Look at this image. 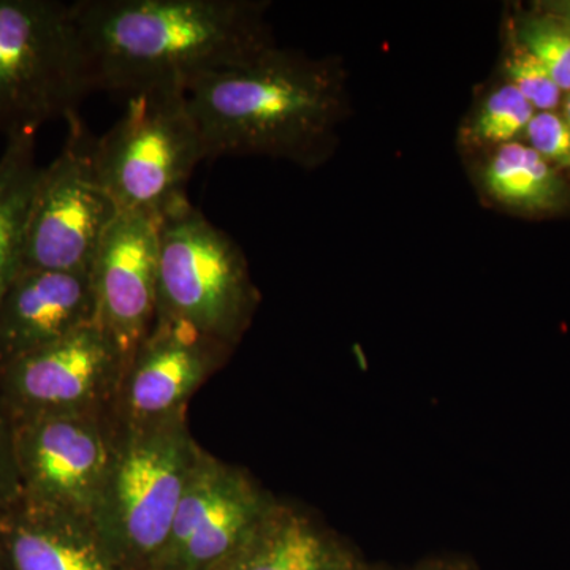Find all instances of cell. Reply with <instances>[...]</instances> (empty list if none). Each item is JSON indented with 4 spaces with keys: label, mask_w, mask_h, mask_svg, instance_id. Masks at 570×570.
<instances>
[{
    "label": "cell",
    "mask_w": 570,
    "mask_h": 570,
    "mask_svg": "<svg viewBox=\"0 0 570 570\" xmlns=\"http://www.w3.org/2000/svg\"><path fill=\"white\" fill-rule=\"evenodd\" d=\"M71 9L96 91L186 89L275 47L265 3L247 0H80Z\"/></svg>",
    "instance_id": "obj_1"
},
{
    "label": "cell",
    "mask_w": 570,
    "mask_h": 570,
    "mask_svg": "<svg viewBox=\"0 0 570 570\" xmlns=\"http://www.w3.org/2000/svg\"><path fill=\"white\" fill-rule=\"evenodd\" d=\"M206 160L261 156L316 167L343 119L340 70L272 47L239 66L197 78L184 89Z\"/></svg>",
    "instance_id": "obj_2"
},
{
    "label": "cell",
    "mask_w": 570,
    "mask_h": 570,
    "mask_svg": "<svg viewBox=\"0 0 570 570\" xmlns=\"http://www.w3.org/2000/svg\"><path fill=\"white\" fill-rule=\"evenodd\" d=\"M205 450L186 414L138 428H119L107 489L94 528L126 570H151Z\"/></svg>",
    "instance_id": "obj_3"
},
{
    "label": "cell",
    "mask_w": 570,
    "mask_h": 570,
    "mask_svg": "<svg viewBox=\"0 0 570 570\" xmlns=\"http://www.w3.org/2000/svg\"><path fill=\"white\" fill-rule=\"evenodd\" d=\"M92 91L71 3L0 0V130L7 137L69 118Z\"/></svg>",
    "instance_id": "obj_4"
},
{
    "label": "cell",
    "mask_w": 570,
    "mask_h": 570,
    "mask_svg": "<svg viewBox=\"0 0 570 570\" xmlns=\"http://www.w3.org/2000/svg\"><path fill=\"white\" fill-rule=\"evenodd\" d=\"M255 303L242 249L189 198L160 216L157 316L184 322L234 348Z\"/></svg>",
    "instance_id": "obj_5"
},
{
    "label": "cell",
    "mask_w": 570,
    "mask_h": 570,
    "mask_svg": "<svg viewBox=\"0 0 570 570\" xmlns=\"http://www.w3.org/2000/svg\"><path fill=\"white\" fill-rule=\"evenodd\" d=\"M205 146L181 88L130 96L127 110L96 141L100 181L121 212L160 217L186 200Z\"/></svg>",
    "instance_id": "obj_6"
},
{
    "label": "cell",
    "mask_w": 570,
    "mask_h": 570,
    "mask_svg": "<svg viewBox=\"0 0 570 570\" xmlns=\"http://www.w3.org/2000/svg\"><path fill=\"white\" fill-rule=\"evenodd\" d=\"M66 121L62 151L37 184L20 272H89L97 247L121 214L97 174V137L78 112Z\"/></svg>",
    "instance_id": "obj_7"
},
{
    "label": "cell",
    "mask_w": 570,
    "mask_h": 570,
    "mask_svg": "<svg viewBox=\"0 0 570 570\" xmlns=\"http://www.w3.org/2000/svg\"><path fill=\"white\" fill-rule=\"evenodd\" d=\"M13 428L21 502L94 527L118 442L112 412L43 415Z\"/></svg>",
    "instance_id": "obj_8"
},
{
    "label": "cell",
    "mask_w": 570,
    "mask_h": 570,
    "mask_svg": "<svg viewBox=\"0 0 570 570\" xmlns=\"http://www.w3.org/2000/svg\"><path fill=\"white\" fill-rule=\"evenodd\" d=\"M126 356L94 322L0 373V406L11 422L112 412Z\"/></svg>",
    "instance_id": "obj_9"
},
{
    "label": "cell",
    "mask_w": 570,
    "mask_h": 570,
    "mask_svg": "<svg viewBox=\"0 0 570 570\" xmlns=\"http://www.w3.org/2000/svg\"><path fill=\"white\" fill-rule=\"evenodd\" d=\"M273 501L243 469L204 452L151 570L219 569Z\"/></svg>",
    "instance_id": "obj_10"
},
{
    "label": "cell",
    "mask_w": 570,
    "mask_h": 570,
    "mask_svg": "<svg viewBox=\"0 0 570 570\" xmlns=\"http://www.w3.org/2000/svg\"><path fill=\"white\" fill-rule=\"evenodd\" d=\"M232 348L194 326L157 316L127 360L115 415L119 428H138L186 414L190 396L216 373Z\"/></svg>",
    "instance_id": "obj_11"
},
{
    "label": "cell",
    "mask_w": 570,
    "mask_h": 570,
    "mask_svg": "<svg viewBox=\"0 0 570 570\" xmlns=\"http://www.w3.org/2000/svg\"><path fill=\"white\" fill-rule=\"evenodd\" d=\"M159 219L121 212L91 265L96 324L127 360L151 332L159 303Z\"/></svg>",
    "instance_id": "obj_12"
},
{
    "label": "cell",
    "mask_w": 570,
    "mask_h": 570,
    "mask_svg": "<svg viewBox=\"0 0 570 570\" xmlns=\"http://www.w3.org/2000/svg\"><path fill=\"white\" fill-rule=\"evenodd\" d=\"M94 322L91 272H18L0 294V373Z\"/></svg>",
    "instance_id": "obj_13"
},
{
    "label": "cell",
    "mask_w": 570,
    "mask_h": 570,
    "mask_svg": "<svg viewBox=\"0 0 570 570\" xmlns=\"http://www.w3.org/2000/svg\"><path fill=\"white\" fill-rule=\"evenodd\" d=\"M362 562L335 532L275 498L245 542L217 570H358Z\"/></svg>",
    "instance_id": "obj_14"
},
{
    "label": "cell",
    "mask_w": 570,
    "mask_h": 570,
    "mask_svg": "<svg viewBox=\"0 0 570 570\" xmlns=\"http://www.w3.org/2000/svg\"><path fill=\"white\" fill-rule=\"evenodd\" d=\"M0 551L10 570H126L91 523L24 502L0 519Z\"/></svg>",
    "instance_id": "obj_15"
},
{
    "label": "cell",
    "mask_w": 570,
    "mask_h": 570,
    "mask_svg": "<svg viewBox=\"0 0 570 570\" xmlns=\"http://www.w3.org/2000/svg\"><path fill=\"white\" fill-rule=\"evenodd\" d=\"M36 134L10 135L0 156V294L20 272L29 214L41 170Z\"/></svg>",
    "instance_id": "obj_16"
},
{
    "label": "cell",
    "mask_w": 570,
    "mask_h": 570,
    "mask_svg": "<svg viewBox=\"0 0 570 570\" xmlns=\"http://www.w3.org/2000/svg\"><path fill=\"white\" fill-rule=\"evenodd\" d=\"M482 183L494 202L520 212H553L566 200L564 181L553 165L521 142L498 149L483 168Z\"/></svg>",
    "instance_id": "obj_17"
},
{
    "label": "cell",
    "mask_w": 570,
    "mask_h": 570,
    "mask_svg": "<svg viewBox=\"0 0 570 570\" xmlns=\"http://www.w3.org/2000/svg\"><path fill=\"white\" fill-rule=\"evenodd\" d=\"M534 107L512 85L491 92L469 124V140L479 145H509L527 134Z\"/></svg>",
    "instance_id": "obj_18"
},
{
    "label": "cell",
    "mask_w": 570,
    "mask_h": 570,
    "mask_svg": "<svg viewBox=\"0 0 570 570\" xmlns=\"http://www.w3.org/2000/svg\"><path fill=\"white\" fill-rule=\"evenodd\" d=\"M520 47L543 67L561 91H570V26L557 14L521 22Z\"/></svg>",
    "instance_id": "obj_19"
},
{
    "label": "cell",
    "mask_w": 570,
    "mask_h": 570,
    "mask_svg": "<svg viewBox=\"0 0 570 570\" xmlns=\"http://www.w3.org/2000/svg\"><path fill=\"white\" fill-rule=\"evenodd\" d=\"M505 71L510 85L519 89L521 96L534 107V110L551 111L558 107L561 99V89L550 77L549 71L523 48L513 50L505 61Z\"/></svg>",
    "instance_id": "obj_20"
},
{
    "label": "cell",
    "mask_w": 570,
    "mask_h": 570,
    "mask_svg": "<svg viewBox=\"0 0 570 570\" xmlns=\"http://www.w3.org/2000/svg\"><path fill=\"white\" fill-rule=\"evenodd\" d=\"M531 148L547 163L570 168V126L561 116L540 111L527 129Z\"/></svg>",
    "instance_id": "obj_21"
},
{
    "label": "cell",
    "mask_w": 570,
    "mask_h": 570,
    "mask_svg": "<svg viewBox=\"0 0 570 570\" xmlns=\"http://www.w3.org/2000/svg\"><path fill=\"white\" fill-rule=\"evenodd\" d=\"M22 499L13 422L0 406V519L17 508Z\"/></svg>",
    "instance_id": "obj_22"
},
{
    "label": "cell",
    "mask_w": 570,
    "mask_h": 570,
    "mask_svg": "<svg viewBox=\"0 0 570 570\" xmlns=\"http://www.w3.org/2000/svg\"><path fill=\"white\" fill-rule=\"evenodd\" d=\"M411 570H478L471 561L456 557L428 558Z\"/></svg>",
    "instance_id": "obj_23"
},
{
    "label": "cell",
    "mask_w": 570,
    "mask_h": 570,
    "mask_svg": "<svg viewBox=\"0 0 570 570\" xmlns=\"http://www.w3.org/2000/svg\"><path fill=\"white\" fill-rule=\"evenodd\" d=\"M554 11H557V17L562 18L570 26V0L569 2L558 3V7H554Z\"/></svg>",
    "instance_id": "obj_24"
},
{
    "label": "cell",
    "mask_w": 570,
    "mask_h": 570,
    "mask_svg": "<svg viewBox=\"0 0 570 570\" xmlns=\"http://www.w3.org/2000/svg\"><path fill=\"white\" fill-rule=\"evenodd\" d=\"M358 570H393L387 568V566L382 564H367V562L363 561L362 564H360Z\"/></svg>",
    "instance_id": "obj_25"
},
{
    "label": "cell",
    "mask_w": 570,
    "mask_h": 570,
    "mask_svg": "<svg viewBox=\"0 0 570 570\" xmlns=\"http://www.w3.org/2000/svg\"><path fill=\"white\" fill-rule=\"evenodd\" d=\"M566 121H568L570 126V94L568 100H566Z\"/></svg>",
    "instance_id": "obj_26"
},
{
    "label": "cell",
    "mask_w": 570,
    "mask_h": 570,
    "mask_svg": "<svg viewBox=\"0 0 570 570\" xmlns=\"http://www.w3.org/2000/svg\"><path fill=\"white\" fill-rule=\"evenodd\" d=\"M0 570H10L7 566L6 558H3L2 551H0Z\"/></svg>",
    "instance_id": "obj_27"
}]
</instances>
